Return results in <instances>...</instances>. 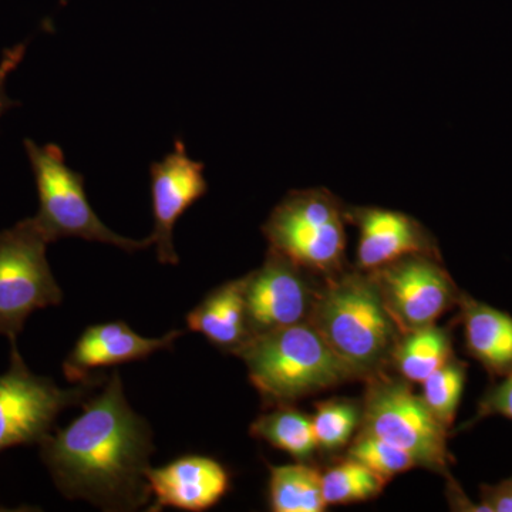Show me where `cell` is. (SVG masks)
<instances>
[{"label":"cell","mask_w":512,"mask_h":512,"mask_svg":"<svg viewBox=\"0 0 512 512\" xmlns=\"http://www.w3.org/2000/svg\"><path fill=\"white\" fill-rule=\"evenodd\" d=\"M447 478L446 495L448 505H450L451 510L463 512H484L483 505L480 503H473L470 498H467V495L464 494L463 490H461L457 481H454L450 476H447Z\"/></svg>","instance_id":"obj_27"},{"label":"cell","mask_w":512,"mask_h":512,"mask_svg":"<svg viewBox=\"0 0 512 512\" xmlns=\"http://www.w3.org/2000/svg\"><path fill=\"white\" fill-rule=\"evenodd\" d=\"M205 165L188 157L183 141H175L174 150L150 168L154 231L151 234L161 264L180 262L174 248L177 221L208 192Z\"/></svg>","instance_id":"obj_11"},{"label":"cell","mask_w":512,"mask_h":512,"mask_svg":"<svg viewBox=\"0 0 512 512\" xmlns=\"http://www.w3.org/2000/svg\"><path fill=\"white\" fill-rule=\"evenodd\" d=\"M25 55L26 45L20 43V45L6 49L5 52H3L2 59H0V119H2L6 111L19 104L18 101L10 99L8 93H6V82H8L10 74L18 69Z\"/></svg>","instance_id":"obj_25"},{"label":"cell","mask_w":512,"mask_h":512,"mask_svg":"<svg viewBox=\"0 0 512 512\" xmlns=\"http://www.w3.org/2000/svg\"><path fill=\"white\" fill-rule=\"evenodd\" d=\"M183 335V330L175 329L161 338H146L126 322L89 326L64 360L63 373L70 383H83L92 377L94 370L137 362L171 349Z\"/></svg>","instance_id":"obj_13"},{"label":"cell","mask_w":512,"mask_h":512,"mask_svg":"<svg viewBox=\"0 0 512 512\" xmlns=\"http://www.w3.org/2000/svg\"><path fill=\"white\" fill-rule=\"evenodd\" d=\"M360 431L406 451L417 467L448 476V427L410 389L407 380L386 375L367 380Z\"/></svg>","instance_id":"obj_6"},{"label":"cell","mask_w":512,"mask_h":512,"mask_svg":"<svg viewBox=\"0 0 512 512\" xmlns=\"http://www.w3.org/2000/svg\"><path fill=\"white\" fill-rule=\"evenodd\" d=\"M40 457L57 490L109 511H134L153 498L147 481L153 431L131 409L119 372L83 402L69 426L40 441Z\"/></svg>","instance_id":"obj_1"},{"label":"cell","mask_w":512,"mask_h":512,"mask_svg":"<svg viewBox=\"0 0 512 512\" xmlns=\"http://www.w3.org/2000/svg\"><path fill=\"white\" fill-rule=\"evenodd\" d=\"M348 224L359 232L356 268L372 272L409 255L439 256L433 234L416 218L377 207H346Z\"/></svg>","instance_id":"obj_12"},{"label":"cell","mask_w":512,"mask_h":512,"mask_svg":"<svg viewBox=\"0 0 512 512\" xmlns=\"http://www.w3.org/2000/svg\"><path fill=\"white\" fill-rule=\"evenodd\" d=\"M386 485L372 470L349 457L322 474L323 498L328 507L373 500L382 494Z\"/></svg>","instance_id":"obj_20"},{"label":"cell","mask_w":512,"mask_h":512,"mask_svg":"<svg viewBox=\"0 0 512 512\" xmlns=\"http://www.w3.org/2000/svg\"><path fill=\"white\" fill-rule=\"evenodd\" d=\"M480 504L484 512H512V476L498 484L481 485Z\"/></svg>","instance_id":"obj_26"},{"label":"cell","mask_w":512,"mask_h":512,"mask_svg":"<svg viewBox=\"0 0 512 512\" xmlns=\"http://www.w3.org/2000/svg\"><path fill=\"white\" fill-rule=\"evenodd\" d=\"M49 244L33 217L0 232V335L10 343L33 312L63 301L47 261Z\"/></svg>","instance_id":"obj_7"},{"label":"cell","mask_w":512,"mask_h":512,"mask_svg":"<svg viewBox=\"0 0 512 512\" xmlns=\"http://www.w3.org/2000/svg\"><path fill=\"white\" fill-rule=\"evenodd\" d=\"M468 355L494 377L512 372V316L461 292L458 298Z\"/></svg>","instance_id":"obj_15"},{"label":"cell","mask_w":512,"mask_h":512,"mask_svg":"<svg viewBox=\"0 0 512 512\" xmlns=\"http://www.w3.org/2000/svg\"><path fill=\"white\" fill-rule=\"evenodd\" d=\"M312 276L315 275L269 249L261 268L247 275L249 336L308 322L319 289Z\"/></svg>","instance_id":"obj_10"},{"label":"cell","mask_w":512,"mask_h":512,"mask_svg":"<svg viewBox=\"0 0 512 512\" xmlns=\"http://www.w3.org/2000/svg\"><path fill=\"white\" fill-rule=\"evenodd\" d=\"M453 356L448 330L431 325L402 333L390 366L407 382L423 383Z\"/></svg>","instance_id":"obj_17"},{"label":"cell","mask_w":512,"mask_h":512,"mask_svg":"<svg viewBox=\"0 0 512 512\" xmlns=\"http://www.w3.org/2000/svg\"><path fill=\"white\" fill-rule=\"evenodd\" d=\"M348 457L372 470L386 483L417 467L416 461L406 451L362 431L350 444Z\"/></svg>","instance_id":"obj_23"},{"label":"cell","mask_w":512,"mask_h":512,"mask_svg":"<svg viewBox=\"0 0 512 512\" xmlns=\"http://www.w3.org/2000/svg\"><path fill=\"white\" fill-rule=\"evenodd\" d=\"M249 434L301 463L311 460L318 451L311 417L291 406H276L271 413L262 414L249 427Z\"/></svg>","instance_id":"obj_19"},{"label":"cell","mask_w":512,"mask_h":512,"mask_svg":"<svg viewBox=\"0 0 512 512\" xmlns=\"http://www.w3.org/2000/svg\"><path fill=\"white\" fill-rule=\"evenodd\" d=\"M312 426L318 450L333 454L352 441L362 420V406L346 399H332L316 404Z\"/></svg>","instance_id":"obj_21"},{"label":"cell","mask_w":512,"mask_h":512,"mask_svg":"<svg viewBox=\"0 0 512 512\" xmlns=\"http://www.w3.org/2000/svg\"><path fill=\"white\" fill-rule=\"evenodd\" d=\"M235 356L244 360L249 380L272 406H291L355 380L311 320L254 336Z\"/></svg>","instance_id":"obj_3"},{"label":"cell","mask_w":512,"mask_h":512,"mask_svg":"<svg viewBox=\"0 0 512 512\" xmlns=\"http://www.w3.org/2000/svg\"><path fill=\"white\" fill-rule=\"evenodd\" d=\"M491 416L512 420V372L503 377V382L494 384L485 392L483 399L478 403L476 417L468 426Z\"/></svg>","instance_id":"obj_24"},{"label":"cell","mask_w":512,"mask_h":512,"mask_svg":"<svg viewBox=\"0 0 512 512\" xmlns=\"http://www.w3.org/2000/svg\"><path fill=\"white\" fill-rule=\"evenodd\" d=\"M10 365L0 375V453L16 446L39 444L52 433L59 414L86 402L103 376H92L70 389L30 372L16 342L10 343Z\"/></svg>","instance_id":"obj_8"},{"label":"cell","mask_w":512,"mask_h":512,"mask_svg":"<svg viewBox=\"0 0 512 512\" xmlns=\"http://www.w3.org/2000/svg\"><path fill=\"white\" fill-rule=\"evenodd\" d=\"M466 376V363L453 356L421 383L423 384L421 397L424 403L441 423L446 424L448 429H451L456 419Z\"/></svg>","instance_id":"obj_22"},{"label":"cell","mask_w":512,"mask_h":512,"mask_svg":"<svg viewBox=\"0 0 512 512\" xmlns=\"http://www.w3.org/2000/svg\"><path fill=\"white\" fill-rule=\"evenodd\" d=\"M269 505L275 512H322L326 510L322 473L306 463L269 467Z\"/></svg>","instance_id":"obj_18"},{"label":"cell","mask_w":512,"mask_h":512,"mask_svg":"<svg viewBox=\"0 0 512 512\" xmlns=\"http://www.w3.org/2000/svg\"><path fill=\"white\" fill-rule=\"evenodd\" d=\"M369 274L402 333L436 325L460 298L439 256H404Z\"/></svg>","instance_id":"obj_9"},{"label":"cell","mask_w":512,"mask_h":512,"mask_svg":"<svg viewBox=\"0 0 512 512\" xmlns=\"http://www.w3.org/2000/svg\"><path fill=\"white\" fill-rule=\"evenodd\" d=\"M147 481L153 495L151 511L164 507L207 511L220 503L231 485L227 468L205 456H185L167 466L150 467Z\"/></svg>","instance_id":"obj_14"},{"label":"cell","mask_w":512,"mask_h":512,"mask_svg":"<svg viewBox=\"0 0 512 512\" xmlns=\"http://www.w3.org/2000/svg\"><path fill=\"white\" fill-rule=\"evenodd\" d=\"M247 276L225 282L208 293L187 316V326L215 348L235 355L249 336L245 306Z\"/></svg>","instance_id":"obj_16"},{"label":"cell","mask_w":512,"mask_h":512,"mask_svg":"<svg viewBox=\"0 0 512 512\" xmlns=\"http://www.w3.org/2000/svg\"><path fill=\"white\" fill-rule=\"evenodd\" d=\"M346 207L326 188L293 190L262 225L269 249L325 279L346 268Z\"/></svg>","instance_id":"obj_4"},{"label":"cell","mask_w":512,"mask_h":512,"mask_svg":"<svg viewBox=\"0 0 512 512\" xmlns=\"http://www.w3.org/2000/svg\"><path fill=\"white\" fill-rule=\"evenodd\" d=\"M25 148L39 195V211L33 220L50 244L62 238H82L127 252L154 245L151 235L146 239L123 237L100 220L87 200L83 175L66 164L62 148L37 146L32 140L25 141Z\"/></svg>","instance_id":"obj_5"},{"label":"cell","mask_w":512,"mask_h":512,"mask_svg":"<svg viewBox=\"0 0 512 512\" xmlns=\"http://www.w3.org/2000/svg\"><path fill=\"white\" fill-rule=\"evenodd\" d=\"M309 320L355 380L367 382L392 365L402 332L369 272L346 266L323 279Z\"/></svg>","instance_id":"obj_2"}]
</instances>
